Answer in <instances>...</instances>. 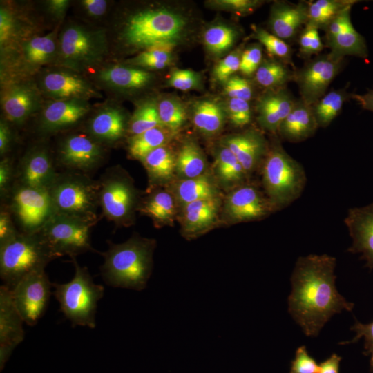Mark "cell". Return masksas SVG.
Wrapping results in <instances>:
<instances>
[{
  "label": "cell",
  "instance_id": "b9f144b4",
  "mask_svg": "<svg viewBox=\"0 0 373 373\" xmlns=\"http://www.w3.org/2000/svg\"><path fill=\"white\" fill-rule=\"evenodd\" d=\"M29 37L22 31L14 12L8 7L0 8V46L1 52Z\"/></svg>",
  "mask_w": 373,
  "mask_h": 373
},
{
  "label": "cell",
  "instance_id": "2e32d148",
  "mask_svg": "<svg viewBox=\"0 0 373 373\" xmlns=\"http://www.w3.org/2000/svg\"><path fill=\"white\" fill-rule=\"evenodd\" d=\"M105 157L104 145L88 133L64 137L57 149V160L70 171L86 173L97 169Z\"/></svg>",
  "mask_w": 373,
  "mask_h": 373
},
{
  "label": "cell",
  "instance_id": "ffe728a7",
  "mask_svg": "<svg viewBox=\"0 0 373 373\" xmlns=\"http://www.w3.org/2000/svg\"><path fill=\"white\" fill-rule=\"evenodd\" d=\"M57 175L48 149L38 145L30 149L22 157L17 174V183L49 190Z\"/></svg>",
  "mask_w": 373,
  "mask_h": 373
},
{
  "label": "cell",
  "instance_id": "bcb514c9",
  "mask_svg": "<svg viewBox=\"0 0 373 373\" xmlns=\"http://www.w3.org/2000/svg\"><path fill=\"white\" fill-rule=\"evenodd\" d=\"M253 37L260 41L270 55L285 59L289 58L291 54L289 46L273 33L256 28L254 29Z\"/></svg>",
  "mask_w": 373,
  "mask_h": 373
},
{
  "label": "cell",
  "instance_id": "680465c9",
  "mask_svg": "<svg viewBox=\"0 0 373 373\" xmlns=\"http://www.w3.org/2000/svg\"><path fill=\"white\" fill-rule=\"evenodd\" d=\"M8 207H3L0 212V244L15 237L18 231Z\"/></svg>",
  "mask_w": 373,
  "mask_h": 373
},
{
  "label": "cell",
  "instance_id": "6f0895ef",
  "mask_svg": "<svg viewBox=\"0 0 373 373\" xmlns=\"http://www.w3.org/2000/svg\"><path fill=\"white\" fill-rule=\"evenodd\" d=\"M13 168L10 160L4 157L0 162V193L1 198H9L13 187Z\"/></svg>",
  "mask_w": 373,
  "mask_h": 373
},
{
  "label": "cell",
  "instance_id": "db71d44e",
  "mask_svg": "<svg viewBox=\"0 0 373 373\" xmlns=\"http://www.w3.org/2000/svg\"><path fill=\"white\" fill-rule=\"evenodd\" d=\"M200 81V75L196 72L188 69H178L171 73L169 84L176 89L186 91L196 88Z\"/></svg>",
  "mask_w": 373,
  "mask_h": 373
},
{
  "label": "cell",
  "instance_id": "94428289",
  "mask_svg": "<svg viewBox=\"0 0 373 373\" xmlns=\"http://www.w3.org/2000/svg\"><path fill=\"white\" fill-rule=\"evenodd\" d=\"M12 142V132L9 122L4 118L0 121V154L4 156L10 149Z\"/></svg>",
  "mask_w": 373,
  "mask_h": 373
},
{
  "label": "cell",
  "instance_id": "d6a6232c",
  "mask_svg": "<svg viewBox=\"0 0 373 373\" xmlns=\"http://www.w3.org/2000/svg\"><path fill=\"white\" fill-rule=\"evenodd\" d=\"M175 209V200L171 193L165 191H155L139 204L137 210L149 217L159 227L173 222Z\"/></svg>",
  "mask_w": 373,
  "mask_h": 373
},
{
  "label": "cell",
  "instance_id": "f6af8a7d",
  "mask_svg": "<svg viewBox=\"0 0 373 373\" xmlns=\"http://www.w3.org/2000/svg\"><path fill=\"white\" fill-rule=\"evenodd\" d=\"M157 104L162 125L174 133L177 131L186 120L183 105L174 98H164Z\"/></svg>",
  "mask_w": 373,
  "mask_h": 373
},
{
  "label": "cell",
  "instance_id": "ba28073f",
  "mask_svg": "<svg viewBox=\"0 0 373 373\" xmlns=\"http://www.w3.org/2000/svg\"><path fill=\"white\" fill-rule=\"evenodd\" d=\"M57 28L41 36H29L1 52V82L29 79L43 67L56 62Z\"/></svg>",
  "mask_w": 373,
  "mask_h": 373
},
{
  "label": "cell",
  "instance_id": "277c9868",
  "mask_svg": "<svg viewBox=\"0 0 373 373\" xmlns=\"http://www.w3.org/2000/svg\"><path fill=\"white\" fill-rule=\"evenodd\" d=\"M186 25L185 18L178 13L166 9H146L128 18L122 37L127 45L138 49L174 46Z\"/></svg>",
  "mask_w": 373,
  "mask_h": 373
},
{
  "label": "cell",
  "instance_id": "ab89813d",
  "mask_svg": "<svg viewBox=\"0 0 373 373\" xmlns=\"http://www.w3.org/2000/svg\"><path fill=\"white\" fill-rule=\"evenodd\" d=\"M161 126L157 104L148 101L140 105L128 120L127 133L132 137Z\"/></svg>",
  "mask_w": 373,
  "mask_h": 373
},
{
  "label": "cell",
  "instance_id": "603a6c76",
  "mask_svg": "<svg viewBox=\"0 0 373 373\" xmlns=\"http://www.w3.org/2000/svg\"><path fill=\"white\" fill-rule=\"evenodd\" d=\"M87 101L52 100L45 105L39 119V130L52 133L78 124L90 111Z\"/></svg>",
  "mask_w": 373,
  "mask_h": 373
},
{
  "label": "cell",
  "instance_id": "8992f818",
  "mask_svg": "<svg viewBox=\"0 0 373 373\" xmlns=\"http://www.w3.org/2000/svg\"><path fill=\"white\" fill-rule=\"evenodd\" d=\"M98 181L86 173L58 174L49 192L56 213L95 224L99 219Z\"/></svg>",
  "mask_w": 373,
  "mask_h": 373
},
{
  "label": "cell",
  "instance_id": "83f0119b",
  "mask_svg": "<svg viewBox=\"0 0 373 373\" xmlns=\"http://www.w3.org/2000/svg\"><path fill=\"white\" fill-rule=\"evenodd\" d=\"M318 127L312 106L300 99L295 102L280 124L278 133L288 142H299L313 135Z\"/></svg>",
  "mask_w": 373,
  "mask_h": 373
},
{
  "label": "cell",
  "instance_id": "e575fe53",
  "mask_svg": "<svg viewBox=\"0 0 373 373\" xmlns=\"http://www.w3.org/2000/svg\"><path fill=\"white\" fill-rule=\"evenodd\" d=\"M225 112L222 107L213 101L197 102L193 110V122L195 128L207 135H213L224 126Z\"/></svg>",
  "mask_w": 373,
  "mask_h": 373
},
{
  "label": "cell",
  "instance_id": "7dc6e473",
  "mask_svg": "<svg viewBox=\"0 0 373 373\" xmlns=\"http://www.w3.org/2000/svg\"><path fill=\"white\" fill-rule=\"evenodd\" d=\"M226 115L236 127L247 126L251 119V111L248 101L229 98L226 106Z\"/></svg>",
  "mask_w": 373,
  "mask_h": 373
},
{
  "label": "cell",
  "instance_id": "c3c4849f",
  "mask_svg": "<svg viewBox=\"0 0 373 373\" xmlns=\"http://www.w3.org/2000/svg\"><path fill=\"white\" fill-rule=\"evenodd\" d=\"M351 329L356 333L355 337L348 342H341L338 344L345 345L356 343L361 337H363L365 349L363 354L370 356V371L373 372V321L368 324H363L356 320Z\"/></svg>",
  "mask_w": 373,
  "mask_h": 373
},
{
  "label": "cell",
  "instance_id": "4fadbf2b",
  "mask_svg": "<svg viewBox=\"0 0 373 373\" xmlns=\"http://www.w3.org/2000/svg\"><path fill=\"white\" fill-rule=\"evenodd\" d=\"M52 283L44 269L23 277L10 289L15 305L24 323L35 325L44 314L49 302Z\"/></svg>",
  "mask_w": 373,
  "mask_h": 373
},
{
  "label": "cell",
  "instance_id": "7bdbcfd3",
  "mask_svg": "<svg viewBox=\"0 0 373 373\" xmlns=\"http://www.w3.org/2000/svg\"><path fill=\"white\" fill-rule=\"evenodd\" d=\"M236 37L235 30L226 25L209 27L204 33V43L209 51L219 55L233 45Z\"/></svg>",
  "mask_w": 373,
  "mask_h": 373
},
{
  "label": "cell",
  "instance_id": "9a60e30c",
  "mask_svg": "<svg viewBox=\"0 0 373 373\" xmlns=\"http://www.w3.org/2000/svg\"><path fill=\"white\" fill-rule=\"evenodd\" d=\"M38 87L52 100L87 101L102 97L93 86L79 73L63 67L45 71L40 75Z\"/></svg>",
  "mask_w": 373,
  "mask_h": 373
},
{
  "label": "cell",
  "instance_id": "60d3db41",
  "mask_svg": "<svg viewBox=\"0 0 373 373\" xmlns=\"http://www.w3.org/2000/svg\"><path fill=\"white\" fill-rule=\"evenodd\" d=\"M291 77L286 66L276 61H262L255 73V79L260 86L268 88H280Z\"/></svg>",
  "mask_w": 373,
  "mask_h": 373
},
{
  "label": "cell",
  "instance_id": "d6986e66",
  "mask_svg": "<svg viewBox=\"0 0 373 373\" xmlns=\"http://www.w3.org/2000/svg\"><path fill=\"white\" fill-rule=\"evenodd\" d=\"M349 5L341 11L327 26V42L331 53L341 57L353 55L366 58L368 51L364 37L354 28Z\"/></svg>",
  "mask_w": 373,
  "mask_h": 373
},
{
  "label": "cell",
  "instance_id": "4dcf8cb0",
  "mask_svg": "<svg viewBox=\"0 0 373 373\" xmlns=\"http://www.w3.org/2000/svg\"><path fill=\"white\" fill-rule=\"evenodd\" d=\"M177 154L169 146L163 145L146 155L141 161L149 181L152 184H160L169 182L176 171Z\"/></svg>",
  "mask_w": 373,
  "mask_h": 373
},
{
  "label": "cell",
  "instance_id": "484cf974",
  "mask_svg": "<svg viewBox=\"0 0 373 373\" xmlns=\"http://www.w3.org/2000/svg\"><path fill=\"white\" fill-rule=\"evenodd\" d=\"M295 102L290 93L282 88L264 95L257 104L259 125L272 133H278Z\"/></svg>",
  "mask_w": 373,
  "mask_h": 373
},
{
  "label": "cell",
  "instance_id": "6da1fadb",
  "mask_svg": "<svg viewBox=\"0 0 373 373\" xmlns=\"http://www.w3.org/2000/svg\"><path fill=\"white\" fill-rule=\"evenodd\" d=\"M336 258L325 254L301 256L296 262L288 312L307 336H317L334 314L354 307L336 288Z\"/></svg>",
  "mask_w": 373,
  "mask_h": 373
},
{
  "label": "cell",
  "instance_id": "816d5d0a",
  "mask_svg": "<svg viewBox=\"0 0 373 373\" xmlns=\"http://www.w3.org/2000/svg\"><path fill=\"white\" fill-rule=\"evenodd\" d=\"M241 54L239 51L233 52L216 64L213 69V75L218 81L226 82L239 70Z\"/></svg>",
  "mask_w": 373,
  "mask_h": 373
},
{
  "label": "cell",
  "instance_id": "ee69618b",
  "mask_svg": "<svg viewBox=\"0 0 373 373\" xmlns=\"http://www.w3.org/2000/svg\"><path fill=\"white\" fill-rule=\"evenodd\" d=\"M173 46V45H163L144 50L132 59L131 62L146 69H163L171 61Z\"/></svg>",
  "mask_w": 373,
  "mask_h": 373
},
{
  "label": "cell",
  "instance_id": "1f68e13d",
  "mask_svg": "<svg viewBox=\"0 0 373 373\" xmlns=\"http://www.w3.org/2000/svg\"><path fill=\"white\" fill-rule=\"evenodd\" d=\"M175 198L184 206L198 200L219 198V189L213 179L204 173L180 180L175 186Z\"/></svg>",
  "mask_w": 373,
  "mask_h": 373
},
{
  "label": "cell",
  "instance_id": "e7e4bbea",
  "mask_svg": "<svg viewBox=\"0 0 373 373\" xmlns=\"http://www.w3.org/2000/svg\"><path fill=\"white\" fill-rule=\"evenodd\" d=\"M351 97L354 99L363 109L373 111L372 90H368L363 95L352 94Z\"/></svg>",
  "mask_w": 373,
  "mask_h": 373
},
{
  "label": "cell",
  "instance_id": "7c38bea8",
  "mask_svg": "<svg viewBox=\"0 0 373 373\" xmlns=\"http://www.w3.org/2000/svg\"><path fill=\"white\" fill-rule=\"evenodd\" d=\"M95 224L56 213L39 232L57 258L95 251L90 239Z\"/></svg>",
  "mask_w": 373,
  "mask_h": 373
},
{
  "label": "cell",
  "instance_id": "5b68a950",
  "mask_svg": "<svg viewBox=\"0 0 373 373\" xmlns=\"http://www.w3.org/2000/svg\"><path fill=\"white\" fill-rule=\"evenodd\" d=\"M56 258L40 233L19 231L0 244V276L3 285L12 289L25 276L44 269Z\"/></svg>",
  "mask_w": 373,
  "mask_h": 373
},
{
  "label": "cell",
  "instance_id": "74e56055",
  "mask_svg": "<svg viewBox=\"0 0 373 373\" xmlns=\"http://www.w3.org/2000/svg\"><path fill=\"white\" fill-rule=\"evenodd\" d=\"M347 97L345 90H332L312 106L318 127H326L334 120Z\"/></svg>",
  "mask_w": 373,
  "mask_h": 373
},
{
  "label": "cell",
  "instance_id": "f546056e",
  "mask_svg": "<svg viewBox=\"0 0 373 373\" xmlns=\"http://www.w3.org/2000/svg\"><path fill=\"white\" fill-rule=\"evenodd\" d=\"M98 79L113 89L137 90L147 86L152 79V75L141 68L113 65L101 69Z\"/></svg>",
  "mask_w": 373,
  "mask_h": 373
},
{
  "label": "cell",
  "instance_id": "f5cc1de1",
  "mask_svg": "<svg viewBox=\"0 0 373 373\" xmlns=\"http://www.w3.org/2000/svg\"><path fill=\"white\" fill-rule=\"evenodd\" d=\"M224 92L229 98L249 101L254 93L251 83L242 77L233 76L225 82Z\"/></svg>",
  "mask_w": 373,
  "mask_h": 373
},
{
  "label": "cell",
  "instance_id": "ac0fdd59",
  "mask_svg": "<svg viewBox=\"0 0 373 373\" xmlns=\"http://www.w3.org/2000/svg\"><path fill=\"white\" fill-rule=\"evenodd\" d=\"M343 58L329 53L312 60L298 73L296 81L304 102L312 106L325 95L341 67Z\"/></svg>",
  "mask_w": 373,
  "mask_h": 373
},
{
  "label": "cell",
  "instance_id": "8d00e7d4",
  "mask_svg": "<svg viewBox=\"0 0 373 373\" xmlns=\"http://www.w3.org/2000/svg\"><path fill=\"white\" fill-rule=\"evenodd\" d=\"M207 161L200 146L192 140L181 146L176 157L175 173L182 179H190L206 173Z\"/></svg>",
  "mask_w": 373,
  "mask_h": 373
},
{
  "label": "cell",
  "instance_id": "f907efd6",
  "mask_svg": "<svg viewBox=\"0 0 373 373\" xmlns=\"http://www.w3.org/2000/svg\"><path fill=\"white\" fill-rule=\"evenodd\" d=\"M306 25L299 39L300 52L304 55L318 53L323 48V44L318 34V29L310 23Z\"/></svg>",
  "mask_w": 373,
  "mask_h": 373
},
{
  "label": "cell",
  "instance_id": "30bf717a",
  "mask_svg": "<svg viewBox=\"0 0 373 373\" xmlns=\"http://www.w3.org/2000/svg\"><path fill=\"white\" fill-rule=\"evenodd\" d=\"M98 182L102 215L117 226L130 225L139 207L137 192L130 177L115 166L107 169Z\"/></svg>",
  "mask_w": 373,
  "mask_h": 373
},
{
  "label": "cell",
  "instance_id": "d590c367",
  "mask_svg": "<svg viewBox=\"0 0 373 373\" xmlns=\"http://www.w3.org/2000/svg\"><path fill=\"white\" fill-rule=\"evenodd\" d=\"M174 132L161 126L130 137L128 153L131 157L142 161L152 151L168 144Z\"/></svg>",
  "mask_w": 373,
  "mask_h": 373
},
{
  "label": "cell",
  "instance_id": "836d02e7",
  "mask_svg": "<svg viewBox=\"0 0 373 373\" xmlns=\"http://www.w3.org/2000/svg\"><path fill=\"white\" fill-rule=\"evenodd\" d=\"M214 170L220 182L232 189L249 178L235 155L223 144L216 152Z\"/></svg>",
  "mask_w": 373,
  "mask_h": 373
},
{
  "label": "cell",
  "instance_id": "11a10c76",
  "mask_svg": "<svg viewBox=\"0 0 373 373\" xmlns=\"http://www.w3.org/2000/svg\"><path fill=\"white\" fill-rule=\"evenodd\" d=\"M262 48L259 45H253L241 54L239 70L247 76L255 73L262 63Z\"/></svg>",
  "mask_w": 373,
  "mask_h": 373
},
{
  "label": "cell",
  "instance_id": "f35d334b",
  "mask_svg": "<svg viewBox=\"0 0 373 373\" xmlns=\"http://www.w3.org/2000/svg\"><path fill=\"white\" fill-rule=\"evenodd\" d=\"M355 1L318 0L307 5L308 21L318 28H326L329 22L345 8Z\"/></svg>",
  "mask_w": 373,
  "mask_h": 373
},
{
  "label": "cell",
  "instance_id": "52a82bcc",
  "mask_svg": "<svg viewBox=\"0 0 373 373\" xmlns=\"http://www.w3.org/2000/svg\"><path fill=\"white\" fill-rule=\"evenodd\" d=\"M75 267L72 280L66 283H52L54 296L61 310L74 326L95 328L98 301L104 288L94 283L86 267L80 266L75 257L71 258Z\"/></svg>",
  "mask_w": 373,
  "mask_h": 373
},
{
  "label": "cell",
  "instance_id": "e0dca14e",
  "mask_svg": "<svg viewBox=\"0 0 373 373\" xmlns=\"http://www.w3.org/2000/svg\"><path fill=\"white\" fill-rule=\"evenodd\" d=\"M224 209L231 223L258 220L276 211L265 192L247 182L232 189Z\"/></svg>",
  "mask_w": 373,
  "mask_h": 373
},
{
  "label": "cell",
  "instance_id": "8fae6325",
  "mask_svg": "<svg viewBox=\"0 0 373 373\" xmlns=\"http://www.w3.org/2000/svg\"><path fill=\"white\" fill-rule=\"evenodd\" d=\"M8 209L21 232L39 233L56 214L49 190L16 184L9 195Z\"/></svg>",
  "mask_w": 373,
  "mask_h": 373
},
{
  "label": "cell",
  "instance_id": "6125c7cd",
  "mask_svg": "<svg viewBox=\"0 0 373 373\" xmlns=\"http://www.w3.org/2000/svg\"><path fill=\"white\" fill-rule=\"evenodd\" d=\"M46 8L55 18L59 19L64 17L70 4L68 0H50L47 1Z\"/></svg>",
  "mask_w": 373,
  "mask_h": 373
},
{
  "label": "cell",
  "instance_id": "4316f807",
  "mask_svg": "<svg viewBox=\"0 0 373 373\" xmlns=\"http://www.w3.org/2000/svg\"><path fill=\"white\" fill-rule=\"evenodd\" d=\"M220 204V198H215L184 205L181 216L184 235L193 238L209 229L218 219Z\"/></svg>",
  "mask_w": 373,
  "mask_h": 373
},
{
  "label": "cell",
  "instance_id": "5bb4252c",
  "mask_svg": "<svg viewBox=\"0 0 373 373\" xmlns=\"http://www.w3.org/2000/svg\"><path fill=\"white\" fill-rule=\"evenodd\" d=\"M1 104L4 119L19 125L41 107L42 93L31 79L3 82Z\"/></svg>",
  "mask_w": 373,
  "mask_h": 373
},
{
  "label": "cell",
  "instance_id": "91938a15",
  "mask_svg": "<svg viewBox=\"0 0 373 373\" xmlns=\"http://www.w3.org/2000/svg\"><path fill=\"white\" fill-rule=\"evenodd\" d=\"M80 4L85 12L91 17H102L108 8V1L105 0H83Z\"/></svg>",
  "mask_w": 373,
  "mask_h": 373
},
{
  "label": "cell",
  "instance_id": "7402d4cb",
  "mask_svg": "<svg viewBox=\"0 0 373 373\" xmlns=\"http://www.w3.org/2000/svg\"><path fill=\"white\" fill-rule=\"evenodd\" d=\"M344 223L352 243L347 251L361 254L365 267L373 269V202L348 210Z\"/></svg>",
  "mask_w": 373,
  "mask_h": 373
},
{
  "label": "cell",
  "instance_id": "681fc988",
  "mask_svg": "<svg viewBox=\"0 0 373 373\" xmlns=\"http://www.w3.org/2000/svg\"><path fill=\"white\" fill-rule=\"evenodd\" d=\"M319 365L309 355L305 345L298 347L291 362L289 373H318Z\"/></svg>",
  "mask_w": 373,
  "mask_h": 373
},
{
  "label": "cell",
  "instance_id": "7a4b0ae2",
  "mask_svg": "<svg viewBox=\"0 0 373 373\" xmlns=\"http://www.w3.org/2000/svg\"><path fill=\"white\" fill-rule=\"evenodd\" d=\"M155 247L154 240L138 235L122 243H109L107 251L102 253L101 274L105 283L113 287L144 289L152 272Z\"/></svg>",
  "mask_w": 373,
  "mask_h": 373
},
{
  "label": "cell",
  "instance_id": "be15d7a7",
  "mask_svg": "<svg viewBox=\"0 0 373 373\" xmlns=\"http://www.w3.org/2000/svg\"><path fill=\"white\" fill-rule=\"evenodd\" d=\"M341 359V356L336 353L332 354L318 365V373H339V365Z\"/></svg>",
  "mask_w": 373,
  "mask_h": 373
},
{
  "label": "cell",
  "instance_id": "d4e9b609",
  "mask_svg": "<svg viewBox=\"0 0 373 373\" xmlns=\"http://www.w3.org/2000/svg\"><path fill=\"white\" fill-rule=\"evenodd\" d=\"M128 121L118 108L107 106L99 110L88 122L87 132L103 145L113 144L127 133Z\"/></svg>",
  "mask_w": 373,
  "mask_h": 373
},
{
  "label": "cell",
  "instance_id": "9c48e42d",
  "mask_svg": "<svg viewBox=\"0 0 373 373\" xmlns=\"http://www.w3.org/2000/svg\"><path fill=\"white\" fill-rule=\"evenodd\" d=\"M107 51L104 30L70 23L59 35L56 62L59 67L80 73L97 66Z\"/></svg>",
  "mask_w": 373,
  "mask_h": 373
},
{
  "label": "cell",
  "instance_id": "44dd1931",
  "mask_svg": "<svg viewBox=\"0 0 373 373\" xmlns=\"http://www.w3.org/2000/svg\"><path fill=\"white\" fill-rule=\"evenodd\" d=\"M24 323L10 288L0 287V368L2 370L14 349L24 338Z\"/></svg>",
  "mask_w": 373,
  "mask_h": 373
},
{
  "label": "cell",
  "instance_id": "cb8c5ba5",
  "mask_svg": "<svg viewBox=\"0 0 373 373\" xmlns=\"http://www.w3.org/2000/svg\"><path fill=\"white\" fill-rule=\"evenodd\" d=\"M222 144L235 155L248 177L262 164L269 150L264 136L254 129L227 136Z\"/></svg>",
  "mask_w": 373,
  "mask_h": 373
},
{
  "label": "cell",
  "instance_id": "f1b7e54d",
  "mask_svg": "<svg viewBox=\"0 0 373 373\" xmlns=\"http://www.w3.org/2000/svg\"><path fill=\"white\" fill-rule=\"evenodd\" d=\"M307 5L275 4L271 10L269 24L272 32L282 39L292 37L300 26L308 21Z\"/></svg>",
  "mask_w": 373,
  "mask_h": 373
},
{
  "label": "cell",
  "instance_id": "3957f363",
  "mask_svg": "<svg viewBox=\"0 0 373 373\" xmlns=\"http://www.w3.org/2000/svg\"><path fill=\"white\" fill-rule=\"evenodd\" d=\"M307 182L303 165L274 140L262 164L264 192L276 211L287 207L302 195Z\"/></svg>",
  "mask_w": 373,
  "mask_h": 373
},
{
  "label": "cell",
  "instance_id": "9f6ffc18",
  "mask_svg": "<svg viewBox=\"0 0 373 373\" xmlns=\"http://www.w3.org/2000/svg\"><path fill=\"white\" fill-rule=\"evenodd\" d=\"M211 3L217 8L243 15L252 12L260 5V1L256 0H218L213 1Z\"/></svg>",
  "mask_w": 373,
  "mask_h": 373
}]
</instances>
